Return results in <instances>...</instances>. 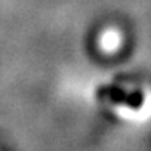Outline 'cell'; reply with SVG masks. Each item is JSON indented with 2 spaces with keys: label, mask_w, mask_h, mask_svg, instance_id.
Wrapping results in <instances>:
<instances>
[{
  "label": "cell",
  "mask_w": 151,
  "mask_h": 151,
  "mask_svg": "<svg viewBox=\"0 0 151 151\" xmlns=\"http://www.w3.org/2000/svg\"><path fill=\"white\" fill-rule=\"evenodd\" d=\"M96 95L101 99H110L116 104L126 105V107L135 108V110H138L144 105V95L139 91L126 92V91L116 88V86H102L96 91Z\"/></svg>",
  "instance_id": "1"
}]
</instances>
